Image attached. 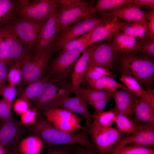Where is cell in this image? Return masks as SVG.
Instances as JSON below:
<instances>
[{"label": "cell", "instance_id": "obj_44", "mask_svg": "<svg viewBox=\"0 0 154 154\" xmlns=\"http://www.w3.org/2000/svg\"><path fill=\"white\" fill-rule=\"evenodd\" d=\"M10 61L8 48L5 38L0 32V62L7 63Z\"/></svg>", "mask_w": 154, "mask_h": 154}, {"label": "cell", "instance_id": "obj_35", "mask_svg": "<svg viewBox=\"0 0 154 154\" xmlns=\"http://www.w3.org/2000/svg\"><path fill=\"white\" fill-rule=\"evenodd\" d=\"M22 61L14 63L10 68L7 76V80L9 84L15 86L22 80Z\"/></svg>", "mask_w": 154, "mask_h": 154}, {"label": "cell", "instance_id": "obj_5", "mask_svg": "<svg viewBox=\"0 0 154 154\" xmlns=\"http://www.w3.org/2000/svg\"><path fill=\"white\" fill-rule=\"evenodd\" d=\"M17 13L20 18L46 21L56 11V0L18 1Z\"/></svg>", "mask_w": 154, "mask_h": 154}, {"label": "cell", "instance_id": "obj_12", "mask_svg": "<svg viewBox=\"0 0 154 154\" xmlns=\"http://www.w3.org/2000/svg\"><path fill=\"white\" fill-rule=\"evenodd\" d=\"M149 11H143L133 2L121 5L112 10L99 12L102 18L115 17L126 23L148 21Z\"/></svg>", "mask_w": 154, "mask_h": 154}, {"label": "cell", "instance_id": "obj_17", "mask_svg": "<svg viewBox=\"0 0 154 154\" xmlns=\"http://www.w3.org/2000/svg\"><path fill=\"white\" fill-rule=\"evenodd\" d=\"M0 32L4 37L7 45L10 61L14 63L22 61L28 54V50L13 30L11 25L0 29Z\"/></svg>", "mask_w": 154, "mask_h": 154}, {"label": "cell", "instance_id": "obj_39", "mask_svg": "<svg viewBox=\"0 0 154 154\" xmlns=\"http://www.w3.org/2000/svg\"><path fill=\"white\" fill-rule=\"evenodd\" d=\"M38 115L36 109H29L21 115V122L25 125H31L36 122Z\"/></svg>", "mask_w": 154, "mask_h": 154}, {"label": "cell", "instance_id": "obj_18", "mask_svg": "<svg viewBox=\"0 0 154 154\" xmlns=\"http://www.w3.org/2000/svg\"><path fill=\"white\" fill-rule=\"evenodd\" d=\"M121 147L128 144L151 148L154 146V127L140 123L138 130L131 135H127L119 142Z\"/></svg>", "mask_w": 154, "mask_h": 154}, {"label": "cell", "instance_id": "obj_6", "mask_svg": "<svg viewBox=\"0 0 154 154\" xmlns=\"http://www.w3.org/2000/svg\"><path fill=\"white\" fill-rule=\"evenodd\" d=\"M52 52L50 48L31 56L27 54L22 61L24 84H30L42 79L45 72Z\"/></svg>", "mask_w": 154, "mask_h": 154}, {"label": "cell", "instance_id": "obj_48", "mask_svg": "<svg viewBox=\"0 0 154 154\" xmlns=\"http://www.w3.org/2000/svg\"><path fill=\"white\" fill-rule=\"evenodd\" d=\"M74 154H99L97 151L79 145H73Z\"/></svg>", "mask_w": 154, "mask_h": 154}, {"label": "cell", "instance_id": "obj_2", "mask_svg": "<svg viewBox=\"0 0 154 154\" xmlns=\"http://www.w3.org/2000/svg\"><path fill=\"white\" fill-rule=\"evenodd\" d=\"M136 53L125 54L121 57V75L133 78L140 85L149 86L153 82L154 61L148 56L137 55Z\"/></svg>", "mask_w": 154, "mask_h": 154}, {"label": "cell", "instance_id": "obj_22", "mask_svg": "<svg viewBox=\"0 0 154 154\" xmlns=\"http://www.w3.org/2000/svg\"><path fill=\"white\" fill-rule=\"evenodd\" d=\"M133 114L132 120L154 127V109L140 98L133 95Z\"/></svg>", "mask_w": 154, "mask_h": 154}, {"label": "cell", "instance_id": "obj_50", "mask_svg": "<svg viewBox=\"0 0 154 154\" xmlns=\"http://www.w3.org/2000/svg\"><path fill=\"white\" fill-rule=\"evenodd\" d=\"M19 144L14 145L10 148L6 149L5 154H19L18 150Z\"/></svg>", "mask_w": 154, "mask_h": 154}, {"label": "cell", "instance_id": "obj_33", "mask_svg": "<svg viewBox=\"0 0 154 154\" xmlns=\"http://www.w3.org/2000/svg\"><path fill=\"white\" fill-rule=\"evenodd\" d=\"M133 2V0H98L93 8V13L94 14L98 12L111 10L122 5Z\"/></svg>", "mask_w": 154, "mask_h": 154}, {"label": "cell", "instance_id": "obj_10", "mask_svg": "<svg viewBox=\"0 0 154 154\" xmlns=\"http://www.w3.org/2000/svg\"><path fill=\"white\" fill-rule=\"evenodd\" d=\"M104 20L103 18L93 15L78 22L70 29L63 31L64 32L61 35L56 39L54 43V47L57 49H61L70 41L94 29Z\"/></svg>", "mask_w": 154, "mask_h": 154}, {"label": "cell", "instance_id": "obj_41", "mask_svg": "<svg viewBox=\"0 0 154 154\" xmlns=\"http://www.w3.org/2000/svg\"><path fill=\"white\" fill-rule=\"evenodd\" d=\"M141 43L138 51L149 56L153 57L154 56V40L147 38Z\"/></svg>", "mask_w": 154, "mask_h": 154}, {"label": "cell", "instance_id": "obj_38", "mask_svg": "<svg viewBox=\"0 0 154 154\" xmlns=\"http://www.w3.org/2000/svg\"><path fill=\"white\" fill-rule=\"evenodd\" d=\"M17 89L10 84L5 85L0 90V96L12 108V105L17 94Z\"/></svg>", "mask_w": 154, "mask_h": 154}, {"label": "cell", "instance_id": "obj_49", "mask_svg": "<svg viewBox=\"0 0 154 154\" xmlns=\"http://www.w3.org/2000/svg\"><path fill=\"white\" fill-rule=\"evenodd\" d=\"M133 3L138 6L143 5L149 7L154 8V0H133Z\"/></svg>", "mask_w": 154, "mask_h": 154}, {"label": "cell", "instance_id": "obj_27", "mask_svg": "<svg viewBox=\"0 0 154 154\" xmlns=\"http://www.w3.org/2000/svg\"><path fill=\"white\" fill-rule=\"evenodd\" d=\"M43 144L39 138L31 135L20 141L19 151L21 154H40L43 149Z\"/></svg>", "mask_w": 154, "mask_h": 154}, {"label": "cell", "instance_id": "obj_45", "mask_svg": "<svg viewBox=\"0 0 154 154\" xmlns=\"http://www.w3.org/2000/svg\"><path fill=\"white\" fill-rule=\"evenodd\" d=\"M30 104L26 100L19 98L17 99L13 104L14 111L17 114L21 115L29 109Z\"/></svg>", "mask_w": 154, "mask_h": 154}, {"label": "cell", "instance_id": "obj_24", "mask_svg": "<svg viewBox=\"0 0 154 154\" xmlns=\"http://www.w3.org/2000/svg\"><path fill=\"white\" fill-rule=\"evenodd\" d=\"M112 96L116 104L113 110L129 119L132 118L133 114V95L128 90L120 89L114 91Z\"/></svg>", "mask_w": 154, "mask_h": 154}, {"label": "cell", "instance_id": "obj_7", "mask_svg": "<svg viewBox=\"0 0 154 154\" xmlns=\"http://www.w3.org/2000/svg\"><path fill=\"white\" fill-rule=\"evenodd\" d=\"M43 116L56 128L67 133H74L84 129L80 124L82 118L66 109L60 108H50L46 110Z\"/></svg>", "mask_w": 154, "mask_h": 154}, {"label": "cell", "instance_id": "obj_47", "mask_svg": "<svg viewBox=\"0 0 154 154\" xmlns=\"http://www.w3.org/2000/svg\"><path fill=\"white\" fill-rule=\"evenodd\" d=\"M7 73V63L0 62V90L6 85Z\"/></svg>", "mask_w": 154, "mask_h": 154}, {"label": "cell", "instance_id": "obj_40", "mask_svg": "<svg viewBox=\"0 0 154 154\" xmlns=\"http://www.w3.org/2000/svg\"><path fill=\"white\" fill-rule=\"evenodd\" d=\"M11 108L3 99H0V120L6 121L15 119L11 113Z\"/></svg>", "mask_w": 154, "mask_h": 154}, {"label": "cell", "instance_id": "obj_42", "mask_svg": "<svg viewBox=\"0 0 154 154\" xmlns=\"http://www.w3.org/2000/svg\"><path fill=\"white\" fill-rule=\"evenodd\" d=\"M58 6L60 7L68 8L84 5L89 2L82 0H56Z\"/></svg>", "mask_w": 154, "mask_h": 154}, {"label": "cell", "instance_id": "obj_43", "mask_svg": "<svg viewBox=\"0 0 154 154\" xmlns=\"http://www.w3.org/2000/svg\"><path fill=\"white\" fill-rule=\"evenodd\" d=\"M73 145H65L62 147L58 146H55L52 148H48V152L43 154H74Z\"/></svg>", "mask_w": 154, "mask_h": 154}, {"label": "cell", "instance_id": "obj_14", "mask_svg": "<svg viewBox=\"0 0 154 154\" xmlns=\"http://www.w3.org/2000/svg\"><path fill=\"white\" fill-rule=\"evenodd\" d=\"M26 131V125L15 119L6 121L0 120V145L7 149L19 144Z\"/></svg>", "mask_w": 154, "mask_h": 154}, {"label": "cell", "instance_id": "obj_52", "mask_svg": "<svg viewBox=\"0 0 154 154\" xmlns=\"http://www.w3.org/2000/svg\"><path fill=\"white\" fill-rule=\"evenodd\" d=\"M108 154H113L111 153H109Z\"/></svg>", "mask_w": 154, "mask_h": 154}, {"label": "cell", "instance_id": "obj_31", "mask_svg": "<svg viewBox=\"0 0 154 154\" xmlns=\"http://www.w3.org/2000/svg\"><path fill=\"white\" fill-rule=\"evenodd\" d=\"M17 1L0 0V27L13 19L17 12Z\"/></svg>", "mask_w": 154, "mask_h": 154}, {"label": "cell", "instance_id": "obj_8", "mask_svg": "<svg viewBox=\"0 0 154 154\" xmlns=\"http://www.w3.org/2000/svg\"><path fill=\"white\" fill-rule=\"evenodd\" d=\"M46 21L20 17L11 25L28 50L35 47Z\"/></svg>", "mask_w": 154, "mask_h": 154}, {"label": "cell", "instance_id": "obj_11", "mask_svg": "<svg viewBox=\"0 0 154 154\" xmlns=\"http://www.w3.org/2000/svg\"><path fill=\"white\" fill-rule=\"evenodd\" d=\"M93 5L92 1L85 5L71 8H62L58 6L55 13L60 31L65 30L74 23L94 15Z\"/></svg>", "mask_w": 154, "mask_h": 154}, {"label": "cell", "instance_id": "obj_25", "mask_svg": "<svg viewBox=\"0 0 154 154\" xmlns=\"http://www.w3.org/2000/svg\"><path fill=\"white\" fill-rule=\"evenodd\" d=\"M114 38L112 43L115 50L125 54L137 53L141 43L121 31H118Z\"/></svg>", "mask_w": 154, "mask_h": 154}, {"label": "cell", "instance_id": "obj_37", "mask_svg": "<svg viewBox=\"0 0 154 154\" xmlns=\"http://www.w3.org/2000/svg\"><path fill=\"white\" fill-rule=\"evenodd\" d=\"M112 154H154V150L151 148L133 145L122 147L115 153Z\"/></svg>", "mask_w": 154, "mask_h": 154}, {"label": "cell", "instance_id": "obj_28", "mask_svg": "<svg viewBox=\"0 0 154 154\" xmlns=\"http://www.w3.org/2000/svg\"><path fill=\"white\" fill-rule=\"evenodd\" d=\"M149 23V21L130 23L125 22L121 31L132 37H136L138 40L143 41L148 31Z\"/></svg>", "mask_w": 154, "mask_h": 154}, {"label": "cell", "instance_id": "obj_4", "mask_svg": "<svg viewBox=\"0 0 154 154\" xmlns=\"http://www.w3.org/2000/svg\"><path fill=\"white\" fill-rule=\"evenodd\" d=\"M84 127L99 154H108L125 133L117 128L104 127L93 122Z\"/></svg>", "mask_w": 154, "mask_h": 154}, {"label": "cell", "instance_id": "obj_3", "mask_svg": "<svg viewBox=\"0 0 154 154\" xmlns=\"http://www.w3.org/2000/svg\"><path fill=\"white\" fill-rule=\"evenodd\" d=\"M71 85L66 80L56 81L50 78L44 82L38 95L33 102L37 110L43 113L46 110L56 108L59 102L69 96Z\"/></svg>", "mask_w": 154, "mask_h": 154}, {"label": "cell", "instance_id": "obj_1", "mask_svg": "<svg viewBox=\"0 0 154 154\" xmlns=\"http://www.w3.org/2000/svg\"><path fill=\"white\" fill-rule=\"evenodd\" d=\"M26 127V131L31 135L38 137L50 148L62 145H79L98 151L84 127V129L79 133H69L56 129L43 116L38 115L36 122Z\"/></svg>", "mask_w": 154, "mask_h": 154}, {"label": "cell", "instance_id": "obj_19", "mask_svg": "<svg viewBox=\"0 0 154 154\" xmlns=\"http://www.w3.org/2000/svg\"><path fill=\"white\" fill-rule=\"evenodd\" d=\"M96 44L88 46L75 64L71 76V92L76 95L78 94L81 88L80 85L84 79L89 60Z\"/></svg>", "mask_w": 154, "mask_h": 154}, {"label": "cell", "instance_id": "obj_51", "mask_svg": "<svg viewBox=\"0 0 154 154\" xmlns=\"http://www.w3.org/2000/svg\"><path fill=\"white\" fill-rule=\"evenodd\" d=\"M6 150L4 147L0 145V154H5L6 152Z\"/></svg>", "mask_w": 154, "mask_h": 154}, {"label": "cell", "instance_id": "obj_15", "mask_svg": "<svg viewBox=\"0 0 154 154\" xmlns=\"http://www.w3.org/2000/svg\"><path fill=\"white\" fill-rule=\"evenodd\" d=\"M102 18L104 19L103 21L94 29L88 46L103 40L110 42L116 33L121 31L125 23L117 17Z\"/></svg>", "mask_w": 154, "mask_h": 154}, {"label": "cell", "instance_id": "obj_29", "mask_svg": "<svg viewBox=\"0 0 154 154\" xmlns=\"http://www.w3.org/2000/svg\"><path fill=\"white\" fill-rule=\"evenodd\" d=\"M50 78V75L31 83L21 93L19 98L27 101L30 104L36 99L45 82Z\"/></svg>", "mask_w": 154, "mask_h": 154}, {"label": "cell", "instance_id": "obj_26", "mask_svg": "<svg viewBox=\"0 0 154 154\" xmlns=\"http://www.w3.org/2000/svg\"><path fill=\"white\" fill-rule=\"evenodd\" d=\"M92 89L107 92H112L123 89L128 90L124 86L115 80L113 77L106 76L96 79L85 80Z\"/></svg>", "mask_w": 154, "mask_h": 154}, {"label": "cell", "instance_id": "obj_20", "mask_svg": "<svg viewBox=\"0 0 154 154\" xmlns=\"http://www.w3.org/2000/svg\"><path fill=\"white\" fill-rule=\"evenodd\" d=\"M57 108L66 109L80 115L86 119L85 126L89 125L92 121L93 114L89 111L86 102L79 94L74 97L68 96L62 99L58 104Z\"/></svg>", "mask_w": 154, "mask_h": 154}, {"label": "cell", "instance_id": "obj_23", "mask_svg": "<svg viewBox=\"0 0 154 154\" xmlns=\"http://www.w3.org/2000/svg\"><path fill=\"white\" fill-rule=\"evenodd\" d=\"M120 79L133 95L140 98L154 109V91L151 87L146 91L143 90L135 79L127 75H121Z\"/></svg>", "mask_w": 154, "mask_h": 154}, {"label": "cell", "instance_id": "obj_30", "mask_svg": "<svg viewBox=\"0 0 154 154\" xmlns=\"http://www.w3.org/2000/svg\"><path fill=\"white\" fill-rule=\"evenodd\" d=\"M94 29L66 43L61 48L62 51L83 53L88 46V43Z\"/></svg>", "mask_w": 154, "mask_h": 154}, {"label": "cell", "instance_id": "obj_9", "mask_svg": "<svg viewBox=\"0 0 154 154\" xmlns=\"http://www.w3.org/2000/svg\"><path fill=\"white\" fill-rule=\"evenodd\" d=\"M82 53L74 51H63L53 60L50 69L51 78L56 81L67 80L71 75L75 64Z\"/></svg>", "mask_w": 154, "mask_h": 154}, {"label": "cell", "instance_id": "obj_32", "mask_svg": "<svg viewBox=\"0 0 154 154\" xmlns=\"http://www.w3.org/2000/svg\"><path fill=\"white\" fill-rule=\"evenodd\" d=\"M114 111L116 114L115 122L117 129L127 133V135L133 134L137 131L140 123H134L121 113Z\"/></svg>", "mask_w": 154, "mask_h": 154}, {"label": "cell", "instance_id": "obj_34", "mask_svg": "<svg viewBox=\"0 0 154 154\" xmlns=\"http://www.w3.org/2000/svg\"><path fill=\"white\" fill-rule=\"evenodd\" d=\"M115 119L116 114L112 109L98 115L94 114L92 122L101 127H112Z\"/></svg>", "mask_w": 154, "mask_h": 154}, {"label": "cell", "instance_id": "obj_36", "mask_svg": "<svg viewBox=\"0 0 154 154\" xmlns=\"http://www.w3.org/2000/svg\"><path fill=\"white\" fill-rule=\"evenodd\" d=\"M106 76L113 77L109 69L101 66H95L86 69L84 80H96Z\"/></svg>", "mask_w": 154, "mask_h": 154}, {"label": "cell", "instance_id": "obj_21", "mask_svg": "<svg viewBox=\"0 0 154 154\" xmlns=\"http://www.w3.org/2000/svg\"><path fill=\"white\" fill-rule=\"evenodd\" d=\"M113 92L81 88L78 94L84 99L88 105H91L94 108V114L98 115L103 112L108 100L112 96Z\"/></svg>", "mask_w": 154, "mask_h": 154}, {"label": "cell", "instance_id": "obj_16", "mask_svg": "<svg viewBox=\"0 0 154 154\" xmlns=\"http://www.w3.org/2000/svg\"><path fill=\"white\" fill-rule=\"evenodd\" d=\"M55 11L45 23L35 46L34 54L40 53L51 48L52 43L60 31L58 25Z\"/></svg>", "mask_w": 154, "mask_h": 154}, {"label": "cell", "instance_id": "obj_13", "mask_svg": "<svg viewBox=\"0 0 154 154\" xmlns=\"http://www.w3.org/2000/svg\"><path fill=\"white\" fill-rule=\"evenodd\" d=\"M117 53L112 42L96 43L89 60L86 69L101 66L110 69L114 65Z\"/></svg>", "mask_w": 154, "mask_h": 154}, {"label": "cell", "instance_id": "obj_46", "mask_svg": "<svg viewBox=\"0 0 154 154\" xmlns=\"http://www.w3.org/2000/svg\"><path fill=\"white\" fill-rule=\"evenodd\" d=\"M149 21L148 33L147 38L154 40V10L149 11L148 15Z\"/></svg>", "mask_w": 154, "mask_h": 154}]
</instances>
